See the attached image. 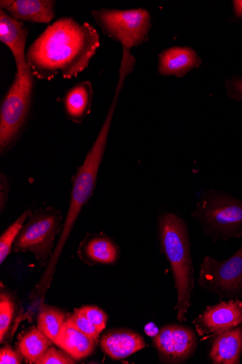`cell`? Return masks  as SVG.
<instances>
[{
  "instance_id": "6da1fadb",
  "label": "cell",
  "mask_w": 242,
  "mask_h": 364,
  "mask_svg": "<svg viewBox=\"0 0 242 364\" xmlns=\"http://www.w3.org/2000/svg\"><path fill=\"white\" fill-rule=\"evenodd\" d=\"M99 46L93 26L64 17L48 26L28 47L26 62L40 80L50 81L59 75L72 80L88 68Z\"/></svg>"
},
{
  "instance_id": "7a4b0ae2",
  "label": "cell",
  "mask_w": 242,
  "mask_h": 364,
  "mask_svg": "<svg viewBox=\"0 0 242 364\" xmlns=\"http://www.w3.org/2000/svg\"><path fill=\"white\" fill-rule=\"evenodd\" d=\"M160 251L170 263L177 290V320L187 321L194 288V271L187 222L172 213H162L158 220Z\"/></svg>"
},
{
  "instance_id": "3957f363",
  "label": "cell",
  "mask_w": 242,
  "mask_h": 364,
  "mask_svg": "<svg viewBox=\"0 0 242 364\" xmlns=\"http://www.w3.org/2000/svg\"><path fill=\"white\" fill-rule=\"evenodd\" d=\"M117 104L112 102L99 134L87 153L82 166L72 178L70 205L65 220L60 237L51 256L45 276L51 279L64 246L72 233L83 208L92 198L97 186L100 165L105 156L109 132Z\"/></svg>"
},
{
  "instance_id": "277c9868",
  "label": "cell",
  "mask_w": 242,
  "mask_h": 364,
  "mask_svg": "<svg viewBox=\"0 0 242 364\" xmlns=\"http://www.w3.org/2000/svg\"><path fill=\"white\" fill-rule=\"evenodd\" d=\"M205 237L214 242L242 237V200L211 189L201 195L191 214Z\"/></svg>"
},
{
  "instance_id": "5b68a950",
  "label": "cell",
  "mask_w": 242,
  "mask_h": 364,
  "mask_svg": "<svg viewBox=\"0 0 242 364\" xmlns=\"http://www.w3.org/2000/svg\"><path fill=\"white\" fill-rule=\"evenodd\" d=\"M34 76L29 65L16 73L0 108V154H6L17 143L26 124L32 103Z\"/></svg>"
},
{
  "instance_id": "8992f818",
  "label": "cell",
  "mask_w": 242,
  "mask_h": 364,
  "mask_svg": "<svg viewBox=\"0 0 242 364\" xmlns=\"http://www.w3.org/2000/svg\"><path fill=\"white\" fill-rule=\"evenodd\" d=\"M62 218L61 213L50 207L32 213L14 242V251L31 252L41 267H46L53 254L55 239L62 230Z\"/></svg>"
},
{
  "instance_id": "52a82bcc",
  "label": "cell",
  "mask_w": 242,
  "mask_h": 364,
  "mask_svg": "<svg viewBox=\"0 0 242 364\" xmlns=\"http://www.w3.org/2000/svg\"><path fill=\"white\" fill-rule=\"evenodd\" d=\"M92 16L104 34L131 50L145 43L152 27L150 14L144 9L114 10L102 9Z\"/></svg>"
},
{
  "instance_id": "ba28073f",
  "label": "cell",
  "mask_w": 242,
  "mask_h": 364,
  "mask_svg": "<svg viewBox=\"0 0 242 364\" xmlns=\"http://www.w3.org/2000/svg\"><path fill=\"white\" fill-rule=\"evenodd\" d=\"M197 284L221 299H242V245L226 260L206 255L200 264Z\"/></svg>"
},
{
  "instance_id": "9c48e42d",
  "label": "cell",
  "mask_w": 242,
  "mask_h": 364,
  "mask_svg": "<svg viewBox=\"0 0 242 364\" xmlns=\"http://www.w3.org/2000/svg\"><path fill=\"white\" fill-rule=\"evenodd\" d=\"M153 345L160 361L164 363H183L196 353L197 334L185 325L169 323L163 326L154 338Z\"/></svg>"
},
{
  "instance_id": "30bf717a",
  "label": "cell",
  "mask_w": 242,
  "mask_h": 364,
  "mask_svg": "<svg viewBox=\"0 0 242 364\" xmlns=\"http://www.w3.org/2000/svg\"><path fill=\"white\" fill-rule=\"evenodd\" d=\"M242 323V301L229 300L207 307L193 321L202 340L213 338Z\"/></svg>"
},
{
  "instance_id": "8fae6325",
  "label": "cell",
  "mask_w": 242,
  "mask_h": 364,
  "mask_svg": "<svg viewBox=\"0 0 242 364\" xmlns=\"http://www.w3.org/2000/svg\"><path fill=\"white\" fill-rule=\"evenodd\" d=\"M28 29L23 22L11 17L0 9V41L11 51L15 59L17 74H23L28 65L26 62V46Z\"/></svg>"
},
{
  "instance_id": "7c38bea8",
  "label": "cell",
  "mask_w": 242,
  "mask_h": 364,
  "mask_svg": "<svg viewBox=\"0 0 242 364\" xmlns=\"http://www.w3.org/2000/svg\"><path fill=\"white\" fill-rule=\"evenodd\" d=\"M53 0H1L0 9L20 21L49 23L56 16Z\"/></svg>"
},
{
  "instance_id": "4fadbf2b",
  "label": "cell",
  "mask_w": 242,
  "mask_h": 364,
  "mask_svg": "<svg viewBox=\"0 0 242 364\" xmlns=\"http://www.w3.org/2000/svg\"><path fill=\"white\" fill-rule=\"evenodd\" d=\"M201 65L202 59L194 49L175 46L159 54L158 70L162 76L182 78Z\"/></svg>"
},
{
  "instance_id": "5bb4252c",
  "label": "cell",
  "mask_w": 242,
  "mask_h": 364,
  "mask_svg": "<svg viewBox=\"0 0 242 364\" xmlns=\"http://www.w3.org/2000/svg\"><path fill=\"white\" fill-rule=\"evenodd\" d=\"M146 346L141 335L126 328L108 331L100 341L102 350L114 360L128 358L143 350Z\"/></svg>"
},
{
  "instance_id": "9a60e30c",
  "label": "cell",
  "mask_w": 242,
  "mask_h": 364,
  "mask_svg": "<svg viewBox=\"0 0 242 364\" xmlns=\"http://www.w3.org/2000/svg\"><path fill=\"white\" fill-rule=\"evenodd\" d=\"M78 253L89 264H113L119 260L121 251L111 238L100 233L88 235L80 244Z\"/></svg>"
},
{
  "instance_id": "2e32d148",
  "label": "cell",
  "mask_w": 242,
  "mask_h": 364,
  "mask_svg": "<svg viewBox=\"0 0 242 364\" xmlns=\"http://www.w3.org/2000/svg\"><path fill=\"white\" fill-rule=\"evenodd\" d=\"M242 353V323L213 338L210 359L214 364H239Z\"/></svg>"
},
{
  "instance_id": "e0dca14e",
  "label": "cell",
  "mask_w": 242,
  "mask_h": 364,
  "mask_svg": "<svg viewBox=\"0 0 242 364\" xmlns=\"http://www.w3.org/2000/svg\"><path fill=\"white\" fill-rule=\"evenodd\" d=\"M92 84L83 81L69 89L63 99L65 115L76 124H82L92 112Z\"/></svg>"
},
{
  "instance_id": "ac0fdd59",
  "label": "cell",
  "mask_w": 242,
  "mask_h": 364,
  "mask_svg": "<svg viewBox=\"0 0 242 364\" xmlns=\"http://www.w3.org/2000/svg\"><path fill=\"white\" fill-rule=\"evenodd\" d=\"M54 343L76 360L90 355L96 345L94 341L88 338L66 321Z\"/></svg>"
},
{
  "instance_id": "d6986e66",
  "label": "cell",
  "mask_w": 242,
  "mask_h": 364,
  "mask_svg": "<svg viewBox=\"0 0 242 364\" xmlns=\"http://www.w3.org/2000/svg\"><path fill=\"white\" fill-rule=\"evenodd\" d=\"M52 343L38 327H31L20 338L18 349L26 362L36 363Z\"/></svg>"
},
{
  "instance_id": "ffe728a7",
  "label": "cell",
  "mask_w": 242,
  "mask_h": 364,
  "mask_svg": "<svg viewBox=\"0 0 242 364\" xmlns=\"http://www.w3.org/2000/svg\"><path fill=\"white\" fill-rule=\"evenodd\" d=\"M65 320V315L60 310L44 307L39 314L38 326L54 343Z\"/></svg>"
},
{
  "instance_id": "44dd1931",
  "label": "cell",
  "mask_w": 242,
  "mask_h": 364,
  "mask_svg": "<svg viewBox=\"0 0 242 364\" xmlns=\"http://www.w3.org/2000/svg\"><path fill=\"white\" fill-rule=\"evenodd\" d=\"M32 214L30 210L25 211L13 222L0 237V263L3 264L11 254L13 245L27 218Z\"/></svg>"
},
{
  "instance_id": "7402d4cb",
  "label": "cell",
  "mask_w": 242,
  "mask_h": 364,
  "mask_svg": "<svg viewBox=\"0 0 242 364\" xmlns=\"http://www.w3.org/2000/svg\"><path fill=\"white\" fill-rule=\"evenodd\" d=\"M15 311V305L11 296L2 293L0 296V340L4 342L10 326L11 324Z\"/></svg>"
},
{
  "instance_id": "603a6c76",
  "label": "cell",
  "mask_w": 242,
  "mask_h": 364,
  "mask_svg": "<svg viewBox=\"0 0 242 364\" xmlns=\"http://www.w3.org/2000/svg\"><path fill=\"white\" fill-rule=\"evenodd\" d=\"M66 321L70 323L83 334L90 339L97 342L99 333L95 326L79 310L66 318Z\"/></svg>"
},
{
  "instance_id": "cb8c5ba5",
  "label": "cell",
  "mask_w": 242,
  "mask_h": 364,
  "mask_svg": "<svg viewBox=\"0 0 242 364\" xmlns=\"http://www.w3.org/2000/svg\"><path fill=\"white\" fill-rule=\"evenodd\" d=\"M78 310L95 326L99 334L106 328L109 316L105 311L97 306H84Z\"/></svg>"
},
{
  "instance_id": "d4e9b609",
  "label": "cell",
  "mask_w": 242,
  "mask_h": 364,
  "mask_svg": "<svg viewBox=\"0 0 242 364\" xmlns=\"http://www.w3.org/2000/svg\"><path fill=\"white\" fill-rule=\"evenodd\" d=\"M37 364H73L75 358L66 352L50 347L37 361Z\"/></svg>"
},
{
  "instance_id": "484cf974",
  "label": "cell",
  "mask_w": 242,
  "mask_h": 364,
  "mask_svg": "<svg viewBox=\"0 0 242 364\" xmlns=\"http://www.w3.org/2000/svg\"><path fill=\"white\" fill-rule=\"evenodd\" d=\"M22 355L20 352L13 350L11 346H4L0 350V363L1 364H20L22 362Z\"/></svg>"
},
{
  "instance_id": "4316f807",
  "label": "cell",
  "mask_w": 242,
  "mask_h": 364,
  "mask_svg": "<svg viewBox=\"0 0 242 364\" xmlns=\"http://www.w3.org/2000/svg\"><path fill=\"white\" fill-rule=\"evenodd\" d=\"M11 183L8 177L4 173L0 176V203H1V210H4L6 206L8 196L10 193Z\"/></svg>"
},
{
  "instance_id": "83f0119b",
  "label": "cell",
  "mask_w": 242,
  "mask_h": 364,
  "mask_svg": "<svg viewBox=\"0 0 242 364\" xmlns=\"http://www.w3.org/2000/svg\"><path fill=\"white\" fill-rule=\"evenodd\" d=\"M228 85L231 95L242 102V77L233 78Z\"/></svg>"
},
{
  "instance_id": "f1b7e54d",
  "label": "cell",
  "mask_w": 242,
  "mask_h": 364,
  "mask_svg": "<svg viewBox=\"0 0 242 364\" xmlns=\"http://www.w3.org/2000/svg\"><path fill=\"white\" fill-rule=\"evenodd\" d=\"M159 332V328L153 322H150L145 326V333L148 336L155 338Z\"/></svg>"
},
{
  "instance_id": "f546056e",
  "label": "cell",
  "mask_w": 242,
  "mask_h": 364,
  "mask_svg": "<svg viewBox=\"0 0 242 364\" xmlns=\"http://www.w3.org/2000/svg\"><path fill=\"white\" fill-rule=\"evenodd\" d=\"M233 4L235 15L236 17L242 18V0H235Z\"/></svg>"
}]
</instances>
